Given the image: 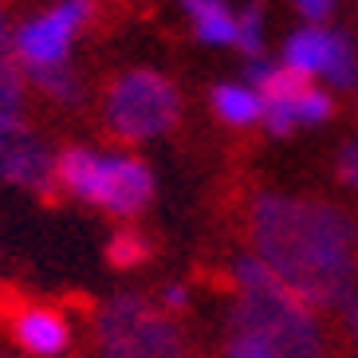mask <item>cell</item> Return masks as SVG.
Here are the masks:
<instances>
[{
  "mask_svg": "<svg viewBox=\"0 0 358 358\" xmlns=\"http://www.w3.org/2000/svg\"><path fill=\"white\" fill-rule=\"evenodd\" d=\"M264 122H268V130H272L275 138H284L295 130V103H264Z\"/></svg>",
  "mask_w": 358,
  "mask_h": 358,
  "instance_id": "20",
  "label": "cell"
},
{
  "mask_svg": "<svg viewBox=\"0 0 358 358\" xmlns=\"http://www.w3.org/2000/svg\"><path fill=\"white\" fill-rule=\"evenodd\" d=\"M252 244L303 303L343 307L358 275V221L331 201L264 193L252 205Z\"/></svg>",
  "mask_w": 358,
  "mask_h": 358,
  "instance_id": "1",
  "label": "cell"
},
{
  "mask_svg": "<svg viewBox=\"0 0 358 358\" xmlns=\"http://www.w3.org/2000/svg\"><path fill=\"white\" fill-rule=\"evenodd\" d=\"M99 350L103 358H185L178 327L138 295H122L103 307Z\"/></svg>",
  "mask_w": 358,
  "mask_h": 358,
  "instance_id": "5",
  "label": "cell"
},
{
  "mask_svg": "<svg viewBox=\"0 0 358 358\" xmlns=\"http://www.w3.org/2000/svg\"><path fill=\"white\" fill-rule=\"evenodd\" d=\"M295 118L299 122H307V127H315V122H327L331 118V95H323V91H303V95L295 99Z\"/></svg>",
  "mask_w": 358,
  "mask_h": 358,
  "instance_id": "18",
  "label": "cell"
},
{
  "mask_svg": "<svg viewBox=\"0 0 358 358\" xmlns=\"http://www.w3.org/2000/svg\"><path fill=\"white\" fill-rule=\"evenodd\" d=\"M0 181L48 193L59 181V158L24 122H0Z\"/></svg>",
  "mask_w": 358,
  "mask_h": 358,
  "instance_id": "7",
  "label": "cell"
},
{
  "mask_svg": "<svg viewBox=\"0 0 358 358\" xmlns=\"http://www.w3.org/2000/svg\"><path fill=\"white\" fill-rule=\"evenodd\" d=\"M323 75H327V79H331L335 87H355V83H358V55H355V43H350L343 32H331V55H327Z\"/></svg>",
  "mask_w": 358,
  "mask_h": 358,
  "instance_id": "15",
  "label": "cell"
},
{
  "mask_svg": "<svg viewBox=\"0 0 358 358\" xmlns=\"http://www.w3.org/2000/svg\"><path fill=\"white\" fill-rule=\"evenodd\" d=\"M146 256H150V244L142 232H118L115 241H110V264H118V268H134Z\"/></svg>",
  "mask_w": 358,
  "mask_h": 358,
  "instance_id": "16",
  "label": "cell"
},
{
  "mask_svg": "<svg viewBox=\"0 0 358 358\" xmlns=\"http://www.w3.org/2000/svg\"><path fill=\"white\" fill-rule=\"evenodd\" d=\"M185 299H189V292H185V287H166V292H162V303H166L169 311L185 307Z\"/></svg>",
  "mask_w": 358,
  "mask_h": 358,
  "instance_id": "23",
  "label": "cell"
},
{
  "mask_svg": "<svg viewBox=\"0 0 358 358\" xmlns=\"http://www.w3.org/2000/svg\"><path fill=\"white\" fill-rule=\"evenodd\" d=\"M106 127L122 142H150L178 127L181 118V95L158 71H127L118 75L106 91Z\"/></svg>",
  "mask_w": 358,
  "mask_h": 358,
  "instance_id": "4",
  "label": "cell"
},
{
  "mask_svg": "<svg viewBox=\"0 0 358 358\" xmlns=\"http://www.w3.org/2000/svg\"><path fill=\"white\" fill-rule=\"evenodd\" d=\"M224 358H275V355L264 347L256 335H248V331H232L229 343H224Z\"/></svg>",
  "mask_w": 358,
  "mask_h": 358,
  "instance_id": "19",
  "label": "cell"
},
{
  "mask_svg": "<svg viewBox=\"0 0 358 358\" xmlns=\"http://www.w3.org/2000/svg\"><path fill=\"white\" fill-rule=\"evenodd\" d=\"M327 55H331V32L323 28H307V32H295L284 48V64L295 67L303 75H315L327 67Z\"/></svg>",
  "mask_w": 358,
  "mask_h": 358,
  "instance_id": "13",
  "label": "cell"
},
{
  "mask_svg": "<svg viewBox=\"0 0 358 358\" xmlns=\"http://www.w3.org/2000/svg\"><path fill=\"white\" fill-rule=\"evenodd\" d=\"M248 87L260 91L264 103H295V99L311 91V75L295 71V67H275L268 59H252L248 64Z\"/></svg>",
  "mask_w": 358,
  "mask_h": 358,
  "instance_id": "10",
  "label": "cell"
},
{
  "mask_svg": "<svg viewBox=\"0 0 358 358\" xmlns=\"http://www.w3.org/2000/svg\"><path fill=\"white\" fill-rule=\"evenodd\" d=\"M338 178L347 185H358V146H343L338 154Z\"/></svg>",
  "mask_w": 358,
  "mask_h": 358,
  "instance_id": "21",
  "label": "cell"
},
{
  "mask_svg": "<svg viewBox=\"0 0 358 358\" xmlns=\"http://www.w3.org/2000/svg\"><path fill=\"white\" fill-rule=\"evenodd\" d=\"M28 75V83L36 87V91H43V95L52 99V103H64V106H71V103H79V75L71 71V67H36V71H24Z\"/></svg>",
  "mask_w": 358,
  "mask_h": 358,
  "instance_id": "14",
  "label": "cell"
},
{
  "mask_svg": "<svg viewBox=\"0 0 358 358\" xmlns=\"http://www.w3.org/2000/svg\"><path fill=\"white\" fill-rule=\"evenodd\" d=\"M28 110V75L16 55V28L0 8V122H24Z\"/></svg>",
  "mask_w": 358,
  "mask_h": 358,
  "instance_id": "9",
  "label": "cell"
},
{
  "mask_svg": "<svg viewBox=\"0 0 358 358\" xmlns=\"http://www.w3.org/2000/svg\"><path fill=\"white\" fill-rule=\"evenodd\" d=\"M181 8L205 43H236L241 36V16H232L224 0H181Z\"/></svg>",
  "mask_w": 358,
  "mask_h": 358,
  "instance_id": "11",
  "label": "cell"
},
{
  "mask_svg": "<svg viewBox=\"0 0 358 358\" xmlns=\"http://www.w3.org/2000/svg\"><path fill=\"white\" fill-rule=\"evenodd\" d=\"M241 303L232 311V331H248L272 350L275 358H323V335L311 311L268 264L241 260L236 264Z\"/></svg>",
  "mask_w": 358,
  "mask_h": 358,
  "instance_id": "2",
  "label": "cell"
},
{
  "mask_svg": "<svg viewBox=\"0 0 358 358\" xmlns=\"http://www.w3.org/2000/svg\"><path fill=\"white\" fill-rule=\"evenodd\" d=\"M95 16L91 0H55L52 8L36 12L16 28V55H20L24 71L36 67H64L71 55L75 36L83 32Z\"/></svg>",
  "mask_w": 358,
  "mask_h": 358,
  "instance_id": "6",
  "label": "cell"
},
{
  "mask_svg": "<svg viewBox=\"0 0 358 358\" xmlns=\"http://www.w3.org/2000/svg\"><path fill=\"white\" fill-rule=\"evenodd\" d=\"M347 319H350V331H355V338H358V299L347 303Z\"/></svg>",
  "mask_w": 358,
  "mask_h": 358,
  "instance_id": "24",
  "label": "cell"
},
{
  "mask_svg": "<svg viewBox=\"0 0 358 358\" xmlns=\"http://www.w3.org/2000/svg\"><path fill=\"white\" fill-rule=\"evenodd\" d=\"M260 24H264L260 4H248V8H244V16H241V36H236V43H241V52L248 55V59H260V52H264Z\"/></svg>",
  "mask_w": 358,
  "mask_h": 358,
  "instance_id": "17",
  "label": "cell"
},
{
  "mask_svg": "<svg viewBox=\"0 0 358 358\" xmlns=\"http://www.w3.org/2000/svg\"><path fill=\"white\" fill-rule=\"evenodd\" d=\"M59 185L79 201H91L115 217H134L154 197V173L130 154H95L71 146L59 154Z\"/></svg>",
  "mask_w": 358,
  "mask_h": 358,
  "instance_id": "3",
  "label": "cell"
},
{
  "mask_svg": "<svg viewBox=\"0 0 358 358\" xmlns=\"http://www.w3.org/2000/svg\"><path fill=\"white\" fill-rule=\"evenodd\" d=\"M12 338L36 358H55L67 350L71 331H67V319L52 307H20L12 315Z\"/></svg>",
  "mask_w": 358,
  "mask_h": 358,
  "instance_id": "8",
  "label": "cell"
},
{
  "mask_svg": "<svg viewBox=\"0 0 358 358\" xmlns=\"http://www.w3.org/2000/svg\"><path fill=\"white\" fill-rule=\"evenodd\" d=\"M213 110L229 122V127H252L264 118V99L256 87H236L224 83L213 91Z\"/></svg>",
  "mask_w": 358,
  "mask_h": 358,
  "instance_id": "12",
  "label": "cell"
},
{
  "mask_svg": "<svg viewBox=\"0 0 358 358\" xmlns=\"http://www.w3.org/2000/svg\"><path fill=\"white\" fill-rule=\"evenodd\" d=\"M295 4H299V12H303L311 24L327 20V16H331V8H335V0H295Z\"/></svg>",
  "mask_w": 358,
  "mask_h": 358,
  "instance_id": "22",
  "label": "cell"
}]
</instances>
